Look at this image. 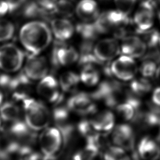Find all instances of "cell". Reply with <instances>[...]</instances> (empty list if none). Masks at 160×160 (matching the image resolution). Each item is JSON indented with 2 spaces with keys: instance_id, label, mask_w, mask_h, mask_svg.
<instances>
[{
  "instance_id": "ab89813d",
  "label": "cell",
  "mask_w": 160,
  "mask_h": 160,
  "mask_svg": "<svg viewBox=\"0 0 160 160\" xmlns=\"http://www.w3.org/2000/svg\"><path fill=\"white\" fill-rule=\"evenodd\" d=\"M158 19H159V21H160V10L158 12Z\"/></svg>"
},
{
  "instance_id": "9a60e30c",
  "label": "cell",
  "mask_w": 160,
  "mask_h": 160,
  "mask_svg": "<svg viewBox=\"0 0 160 160\" xmlns=\"http://www.w3.org/2000/svg\"><path fill=\"white\" fill-rule=\"evenodd\" d=\"M138 154L144 160H158L160 157V145L158 140L144 137L138 144Z\"/></svg>"
},
{
  "instance_id": "d590c367",
  "label": "cell",
  "mask_w": 160,
  "mask_h": 160,
  "mask_svg": "<svg viewBox=\"0 0 160 160\" xmlns=\"http://www.w3.org/2000/svg\"><path fill=\"white\" fill-rule=\"evenodd\" d=\"M152 101L154 104L160 107V87L154 90L152 96Z\"/></svg>"
},
{
  "instance_id": "30bf717a",
  "label": "cell",
  "mask_w": 160,
  "mask_h": 160,
  "mask_svg": "<svg viewBox=\"0 0 160 160\" xmlns=\"http://www.w3.org/2000/svg\"><path fill=\"white\" fill-rule=\"evenodd\" d=\"M60 89L59 81L49 75L40 80L37 86V92L40 97L48 102L54 104L64 98Z\"/></svg>"
},
{
  "instance_id": "6da1fadb",
  "label": "cell",
  "mask_w": 160,
  "mask_h": 160,
  "mask_svg": "<svg viewBox=\"0 0 160 160\" xmlns=\"http://www.w3.org/2000/svg\"><path fill=\"white\" fill-rule=\"evenodd\" d=\"M51 28L41 20H34L22 25L19 40L28 53L39 54L49 46L52 40Z\"/></svg>"
},
{
  "instance_id": "83f0119b",
  "label": "cell",
  "mask_w": 160,
  "mask_h": 160,
  "mask_svg": "<svg viewBox=\"0 0 160 160\" xmlns=\"http://www.w3.org/2000/svg\"><path fill=\"white\" fill-rule=\"evenodd\" d=\"M141 36V38L145 43L147 47L150 48H155L159 43L160 39V33L155 29H149L146 31H142L138 33Z\"/></svg>"
},
{
  "instance_id": "9c48e42d",
  "label": "cell",
  "mask_w": 160,
  "mask_h": 160,
  "mask_svg": "<svg viewBox=\"0 0 160 160\" xmlns=\"http://www.w3.org/2000/svg\"><path fill=\"white\" fill-rule=\"evenodd\" d=\"M80 55L73 47L63 43V41H57L52 53V62L54 65L69 66L79 60Z\"/></svg>"
},
{
  "instance_id": "7bdbcfd3",
  "label": "cell",
  "mask_w": 160,
  "mask_h": 160,
  "mask_svg": "<svg viewBox=\"0 0 160 160\" xmlns=\"http://www.w3.org/2000/svg\"><path fill=\"white\" fill-rule=\"evenodd\" d=\"M159 43H160V42H159Z\"/></svg>"
},
{
  "instance_id": "b9f144b4",
  "label": "cell",
  "mask_w": 160,
  "mask_h": 160,
  "mask_svg": "<svg viewBox=\"0 0 160 160\" xmlns=\"http://www.w3.org/2000/svg\"><path fill=\"white\" fill-rule=\"evenodd\" d=\"M102 1H108V0H102Z\"/></svg>"
},
{
  "instance_id": "ac0fdd59",
  "label": "cell",
  "mask_w": 160,
  "mask_h": 160,
  "mask_svg": "<svg viewBox=\"0 0 160 160\" xmlns=\"http://www.w3.org/2000/svg\"><path fill=\"white\" fill-rule=\"evenodd\" d=\"M90 121L96 131L104 134L113 129L115 122L113 113L109 110H105L96 114Z\"/></svg>"
},
{
  "instance_id": "7402d4cb",
  "label": "cell",
  "mask_w": 160,
  "mask_h": 160,
  "mask_svg": "<svg viewBox=\"0 0 160 160\" xmlns=\"http://www.w3.org/2000/svg\"><path fill=\"white\" fill-rule=\"evenodd\" d=\"M99 152L96 145L86 142L85 147L73 154L72 160H96Z\"/></svg>"
},
{
  "instance_id": "e575fe53",
  "label": "cell",
  "mask_w": 160,
  "mask_h": 160,
  "mask_svg": "<svg viewBox=\"0 0 160 160\" xmlns=\"http://www.w3.org/2000/svg\"><path fill=\"white\" fill-rule=\"evenodd\" d=\"M9 13V6L5 0H0V18Z\"/></svg>"
},
{
  "instance_id": "d6986e66",
  "label": "cell",
  "mask_w": 160,
  "mask_h": 160,
  "mask_svg": "<svg viewBox=\"0 0 160 160\" xmlns=\"http://www.w3.org/2000/svg\"><path fill=\"white\" fill-rule=\"evenodd\" d=\"M99 67L102 65L95 64H87L82 66V70L80 73V80L88 86H94L97 85L100 80V73Z\"/></svg>"
},
{
  "instance_id": "3957f363",
  "label": "cell",
  "mask_w": 160,
  "mask_h": 160,
  "mask_svg": "<svg viewBox=\"0 0 160 160\" xmlns=\"http://www.w3.org/2000/svg\"><path fill=\"white\" fill-rule=\"evenodd\" d=\"M23 52L13 43H6L0 46V70L6 73L19 71L24 62Z\"/></svg>"
},
{
  "instance_id": "836d02e7",
  "label": "cell",
  "mask_w": 160,
  "mask_h": 160,
  "mask_svg": "<svg viewBox=\"0 0 160 160\" xmlns=\"http://www.w3.org/2000/svg\"><path fill=\"white\" fill-rule=\"evenodd\" d=\"M5 1L9 6V13H13L22 7L27 0H5Z\"/></svg>"
},
{
  "instance_id": "8d00e7d4",
  "label": "cell",
  "mask_w": 160,
  "mask_h": 160,
  "mask_svg": "<svg viewBox=\"0 0 160 160\" xmlns=\"http://www.w3.org/2000/svg\"><path fill=\"white\" fill-rule=\"evenodd\" d=\"M156 78L158 80V82L160 83V66L158 68L157 71L155 74Z\"/></svg>"
},
{
  "instance_id": "d4e9b609",
  "label": "cell",
  "mask_w": 160,
  "mask_h": 160,
  "mask_svg": "<svg viewBox=\"0 0 160 160\" xmlns=\"http://www.w3.org/2000/svg\"><path fill=\"white\" fill-rule=\"evenodd\" d=\"M15 33V27L11 21L0 18V42L11 40Z\"/></svg>"
},
{
  "instance_id": "cb8c5ba5",
  "label": "cell",
  "mask_w": 160,
  "mask_h": 160,
  "mask_svg": "<svg viewBox=\"0 0 160 160\" xmlns=\"http://www.w3.org/2000/svg\"><path fill=\"white\" fill-rule=\"evenodd\" d=\"M152 85L147 78H140L133 80L130 85V89L133 93L141 96L151 91Z\"/></svg>"
},
{
  "instance_id": "5bb4252c",
  "label": "cell",
  "mask_w": 160,
  "mask_h": 160,
  "mask_svg": "<svg viewBox=\"0 0 160 160\" xmlns=\"http://www.w3.org/2000/svg\"><path fill=\"white\" fill-rule=\"evenodd\" d=\"M120 47L121 52L123 55L138 58L144 56L148 47L139 36L129 35L123 38Z\"/></svg>"
},
{
  "instance_id": "8992f818",
  "label": "cell",
  "mask_w": 160,
  "mask_h": 160,
  "mask_svg": "<svg viewBox=\"0 0 160 160\" xmlns=\"http://www.w3.org/2000/svg\"><path fill=\"white\" fill-rule=\"evenodd\" d=\"M155 2L153 0H144L140 3L134 16L136 33L146 31L153 26L155 19Z\"/></svg>"
},
{
  "instance_id": "74e56055",
  "label": "cell",
  "mask_w": 160,
  "mask_h": 160,
  "mask_svg": "<svg viewBox=\"0 0 160 160\" xmlns=\"http://www.w3.org/2000/svg\"><path fill=\"white\" fill-rule=\"evenodd\" d=\"M3 93L2 90L0 88V107L1 106V105L3 104Z\"/></svg>"
},
{
  "instance_id": "277c9868",
  "label": "cell",
  "mask_w": 160,
  "mask_h": 160,
  "mask_svg": "<svg viewBox=\"0 0 160 160\" xmlns=\"http://www.w3.org/2000/svg\"><path fill=\"white\" fill-rule=\"evenodd\" d=\"M38 142L43 155L46 157H57L63 149L62 134L57 127H47L38 137Z\"/></svg>"
},
{
  "instance_id": "ba28073f",
  "label": "cell",
  "mask_w": 160,
  "mask_h": 160,
  "mask_svg": "<svg viewBox=\"0 0 160 160\" xmlns=\"http://www.w3.org/2000/svg\"><path fill=\"white\" fill-rule=\"evenodd\" d=\"M112 75L123 81H128L135 78L138 68L133 58L123 55L116 59L111 66Z\"/></svg>"
},
{
  "instance_id": "ffe728a7",
  "label": "cell",
  "mask_w": 160,
  "mask_h": 160,
  "mask_svg": "<svg viewBox=\"0 0 160 160\" xmlns=\"http://www.w3.org/2000/svg\"><path fill=\"white\" fill-rule=\"evenodd\" d=\"M20 108L14 102H5L0 107V116L6 123L20 120Z\"/></svg>"
},
{
  "instance_id": "f1b7e54d",
  "label": "cell",
  "mask_w": 160,
  "mask_h": 160,
  "mask_svg": "<svg viewBox=\"0 0 160 160\" xmlns=\"http://www.w3.org/2000/svg\"><path fill=\"white\" fill-rule=\"evenodd\" d=\"M77 131L86 140H89L99 133L94 128L90 120H83L81 121L78 123Z\"/></svg>"
},
{
  "instance_id": "e0dca14e",
  "label": "cell",
  "mask_w": 160,
  "mask_h": 160,
  "mask_svg": "<svg viewBox=\"0 0 160 160\" xmlns=\"http://www.w3.org/2000/svg\"><path fill=\"white\" fill-rule=\"evenodd\" d=\"M76 15L83 22H94L100 15L98 4L95 0H81L75 8Z\"/></svg>"
},
{
  "instance_id": "8fae6325",
  "label": "cell",
  "mask_w": 160,
  "mask_h": 160,
  "mask_svg": "<svg viewBox=\"0 0 160 160\" xmlns=\"http://www.w3.org/2000/svg\"><path fill=\"white\" fill-rule=\"evenodd\" d=\"M90 95L78 93L68 100L67 105L70 111L81 115H89L96 113L97 108Z\"/></svg>"
},
{
  "instance_id": "d6a6232c",
  "label": "cell",
  "mask_w": 160,
  "mask_h": 160,
  "mask_svg": "<svg viewBox=\"0 0 160 160\" xmlns=\"http://www.w3.org/2000/svg\"><path fill=\"white\" fill-rule=\"evenodd\" d=\"M59 0H34L41 8L46 11L53 12Z\"/></svg>"
},
{
  "instance_id": "7c38bea8",
  "label": "cell",
  "mask_w": 160,
  "mask_h": 160,
  "mask_svg": "<svg viewBox=\"0 0 160 160\" xmlns=\"http://www.w3.org/2000/svg\"><path fill=\"white\" fill-rule=\"evenodd\" d=\"M93 53L99 60L106 62L116 58L121 52V47L116 38H107L94 45Z\"/></svg>"
},
{
  "instance_id": "484cf974",
  "label": "cell",
  "mask_w": 160,
  "mask_h": 160,
  "mask_svg": "<svg viewBox=\"0 0 160 160\" xmlns=\"http://www.w3.org/2000/svg\"><path fill=\"white\" fill-rule=\"evenodd\" d=\"M75 12V8L71 0H59L56 8L53 13L63 17V18L70 17Z\"/></svg>"
},
{
  "instance_id": "f546056e",
  "label": "cell",
  "mask_w": 160,
  "mask_h": 160,
  "mask_svg": "<svg viewBox=\"0 0 160 160\" xmlns=\"http://www.w3.org/2000/svg\"><path fill=\"white\" fill-rule=\"evenodd\" d=\"M126 150L118 146H109L105 150L103 154L104 160H121L126 154Z\"/></svg>"
},
{
  "instance_id": "4fadbf2b",
  "label": "cell",
  "mask_w": 160,
  "mask_h": 160,
  "mask_svg": "<svg viewBox=\"0 0 160 160\" xmlns=\"http://www.w3.org/2000/svg\"><path fill=\"white\" fill-rule=\"evenodd\" d=\"M111 138L116 146L121 147L126 151H134L135 136L133 129L129 125H118L113 129Z\"/></svg>"
},
{
  "instance_id": "f35d334b",
  "label": "cell",
  "mask_w": 160,
  "mask_h": 160,
  "mask_svg": "<svg viewBox=\"0 0 160 160\" xmlns=\"http://www.w3.org/2000/svg\"><path fill=\"white\" fill-rule=\"evenodd\" d=\"M159 127H160V129H159V132H158V142H160V123L159 126H158Z\"/></svg>"
},
{
  "instance_id": "4316f807",
  "label": "cell",
  "mask_w": 160,
  "mask_h": 160,
  "mask_svg": "<svg viewBox=\"0 0 160 160\" xmlns=\"http://www.w3.org/2000/svg\"><path fill=\"white\" fill-rule=\"evenodd\" d=\"M116 110L118 115L125 121H131L136 115V109L129 102L125 101L116 106Z\"/></svg>"
},
{
  "instance_id": "60d3db41",
  "label": "cell",
  "mask_w": 160,
  "mask_h": 160,
  "mask_svg": "<svg viewBox=\"0 0 160 160\" xmlns=\"http://www.w3.org/2000/svg\"><path fill=\"white\" fill-rule=\"evenodd\" d=\"M1 116H0V128H1V125H2V123H1Z\"/></svg>"
},
{
  "instance_id": "603a6c76",
  "label": "cell",
  "mask_w": 160,
  "mask_h": 160,
  "mask_svg": "<svg viewBox=\"0 0 160 160\" xmlns=\"http://www.w3.org/2000/svg\"><path fill=\"white\" fill-rule=\"evenodd\" d=\"M76 31L83 39L86 41H92L99 34L94 22H83L76 27Z\"/></svg>"
},
{
  "instance_id": "44dd1931",
  "label": "cell",
  "mask_w": 160,
  "mask_h": 160,
  "mask_svg": "<svg viewBox=\"0 0 160 160\" xmlns=\"http://www.w3.org/2000/svg\"><path fill=\"white\" fill-rule=\"evenodd\" d=\"M80 81V75L72 71H67L60 75L59 83L62 91L68 93L75 91Z\"/></svg>"
},
{
  "instance_id": "2e32d148",
  "label": "cell",
  "mask_w": 160,
  "mask_h": 160,
  "mask_svg": "<svg viewBox=\"0 0 160 160\" xmlns=\"http://www.w3.org/2000/svg\"><path fill=\"white\" fill-rule=\"evenodd\" d=\"M51 29L56 39L63 42L72 38L75 31L72 23L65 18L52 19L51 22Z\"/></svg>"
},
{
  "instance_id": "4dcf8cb0",
  "label": "cell",
  "mask_w": 160,
  "mask_h": 160,
  "mask_svg": "<svg viewBox=\"0 0 160 160\" xmlns=\"http://www.w3.org/2000/svg\"><path fill=\"white\" fill-rule=\"evenodd\" d=\"M158 67L156 62L150 59H146L140 65V73L145 78H151L155 75Z\"/></svg>"
},
{
  "instance_id": "7a4b0ae2",
  "label": "cell",
  "mask_w": 160,
  "mask_h": 160,
  "mask_svg": "<svg viewBox=\"0 0 160 160\" xmlns=\"http://www.w3.org/2000/svg\"><path fill=\"white\" fill-rule=\"evenodd\" d=\"M25 122L35 131L43 130L49 125L51 116L47 107L40 101L29 97L22 101Z\"/></svg>"
},
{
  "instance_id": "5b68a950",
  "label": "cell",
  "mask_w": 160,
  "mask_h": 160,
  "mask_svg": "<svg viewBox=\"0 0 160 160\" xmlns=\"http://www.w3.org/2000/svg\"><path fill=\"white\" fill-rule=\"evenodd\" d=\"M2 131L22 145L32 147L35 144L37 140L36 131L31 129L27 123L20 120L7 122V125L3 128Z\"/></svg>"
},
{
  "instance_id": "1f68e13d",
  "label": "cell",
  "mask_w": 160,
  "mask_h": 160,
  "mask_svg": "<svg viewBox=\"0 0 160 160\" xmlns=\"http://www.w3.org/2000/svg\"><path fill=\"white\" fill-rule=\"evenodd\" d=\"M137 0H115L117 9L127 16H129L136 5Z\"/></svg>"
},
{
  "instance_id": "ee69618b",
  "label": "cell",
  "mask_w": 160,
  "mask_h": 160,
  "mask_svg": "<svg viewBox=\"0 0 160 160\" xmlns=\"http://www.w3.org/2000/svg\"><path fill=\"white\" fill-rule=\"evenodd\" d=\"M96 160H97V158H96Z\"/></svg>"
},
{
  "instance_id": "52a82bcc",
  "label": "cell",
  "mask_w": 160,
  "mask_h": 160,
  "mask_svg": "<svg viewBox=\"0 0 160 160\" xmlns=\"http://www.w3.org/2000/svg\"><path fill=\"white\" fill-rule=\"evenodd\" d=\"M49 65L47 59L39 54L28 53L24 65V72L31 81L42 79L48 75Z\"/></svg>"
}]
</instances>
